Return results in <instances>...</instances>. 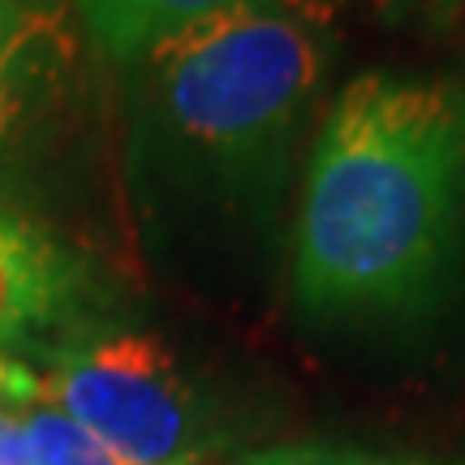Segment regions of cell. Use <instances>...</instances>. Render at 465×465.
<instances>
[{"label":"cell","mask_w":465,"mask_h":465,"mask_svg":"<svg viewBox=\"0 0 465 465\" xmlns=\"http://www.w3.org/2000/svg\"><path fill=\"white\" fill-rule=\"evenodd\" d=\"M302 319L422 332L465 306V78L371 69L336 91L302 177Z\"/></svg>","instance_id":"1"},{"label":"cell","mask_w":465,"mask_h":465,"mask_svg":"<svg viewBox=\"0 0 465 465\" xmlns=\"http://www.w3.org/2000/svg\"><path fill=\"white\" fill-rule=\"evenodd\" d=\"M336 35L319 5L263 0L151 48L138 91L143 164L203 207L259 212L293 173Z\"/></svg>","instance_id":"2"},{"label":"cell","mask_w":465,"mask_h":465,"mask_svg":"<svg viewBox=\"0 0 465 465\" xmlns=\"http://www.w3.org/2000/svg\"><path fill=\"white\" fill-rule=\"evenodd\" d=\"M56 405L125 465H199L207 449L199 397L155 332H95L39 375Z\"/></svg>","instance_id":"3"},{"label":"cell","mask_w":465,"mask_h":465,"mask_svg":"<svg viewBox=\"0 0 465 465\" xmlns=\"http://www.w3.org/2000/svg\"><path fill=\"white\" fill-rule=\"evenodd\" d=\"M74 39L61 9L0 0V168L35 138L65 95Z\"/></svg>","instance_id":"4"},{"label":"cell","mask_w":465,"mask_h":465,"mask_svg":"<svg viewBox=\"0 0 465 465\" xmlns=\"http://www.w3.org/2000/svg\"><path fill=\"white\" fill-rule=\"evenodd\" d=\"M69 289V267L35 224L0 212V345L31 341L56 319Z\"/></svg>","instance_id":"5"},{"label":"cell","mask_w":465,"mask_h":465,"mask_svg":"<svg viewBox=\"0 0 465 465\" xmlns=\"http://www.w3.org/2000/svg\"><path fill=\"white\" fill-rule=\"evenodd\" d=\"M91 39L116 61H143L164 39L220 14L263 5V0H69Z\"/></svg>","instance_id":"6"},{"label":"cell","mask_w":465,"mask_h":465,"mask_svg":"<svg viewBox=\"0 0 465 465\" xmlns=\"http://www.w3.org/2000/svg\"><path fill=\"white\" fill-rule=\"evenodd\" d=\"M22 431H26V465H125L48 401H35L31 410H22Z\"/></svg>","instance_id":"7"},{"label":"cell","mask_w":465,"mask_h":465,"mask_svg":"<svg viewBox=\"0 0 465 465\" xmlns=\"http://www.w3.org/2000/svg\"><path fill=\"white\" fill-rule=\"evenodd\" d=\"M232 465H431L401 452H371V449H341V444H276V449L242 452Z\"/></svg>","instance_id":"8"},{"label":"cell","mask_w":465,"mask_h":465,"mask_svg":"<svg viewBox=\"0 0 465 465\" xmlns=\"http://www.w3.org/2000/svg\"><path fill=\"white\" fill-rule=\"evenodd\" d=\"M392 22L418 26L427 35H457L465 31V0H380Z\"/></svg>","instance_id":"9"},{"label":"cell","mask_w":465,"mask_h":465,"mask_svg":"<svg viewBox=\"0 0 465 465\" xmlns=\"http://www.w3.org/2000/svg\"><path fill=\"white\" fill-rule=\"evenodd\" d=\"M39 401V375L17 358L0 353V414H22Z\"/></svg>","instance_id":"10"},{"label":"cell","mask_w":465,"mask_h":465,"mask_svg":"<svg viewBox=\"0 0 465 465\" xmlns=\"http://www.w3.org/2000/svg\"><path fill=\"white\" fill-rule=\"evenodd\" d=\"M0 465H26L22 414H0Z\"/></svg>","instance_id":"11"}]
</instances>
